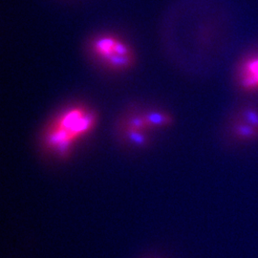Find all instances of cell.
Listing matches in <instances>:
<instances>
[{
    "instance_id": "1",
    "label": "cell",
    "mask_w": 258,
    "mask_h": 258,
    "mask_svg": "<svg viewBox=\"0 0 258 258\" xmlns=\"http://www.w3.org/2000/svg\"><path fill=\"white\" fill-rule=\"evenodd\" d=\"M97 124L95 112L83 105H74L60 111L47 124L42 135V146L48 153L66 158Z\"/></svg>"
},
{
    "instance_id": "2",
    "label": "cell",
    "mask_w": 258,
    "mask_h": 258,
    "mask_svg": "<svg viewBox=\"0 0 258 258\" xmlns=\"http://www.w3.org/2000/svg\"><path fill=\"white\" fill-rule=\"evenodd\" d=\"M93 52L99 59L110 68L125 69L132 62L130 47L120 38L102 36L93 42Z\"/></svg>"
},
{
    "instance_id": "3",
    "label": "cell",
    "mask_w": 258,
    "mask_h": 258,
    "mask_svg": "<svg viewBox=\"0 0 258 258\" xmlns=\"http://www.w3.org/2000/svg\"><path fill=\"white\" fill-rule=\"evenodd\" d=\"M237 84L247 93H258V51L243 57L237 66Z\"/></svg>"
}]
</instances>
